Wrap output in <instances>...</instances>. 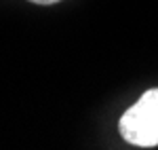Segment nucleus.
I'll list each match as a JSON object with an SVG mask.
<instances>
[{"label": "nucleus", "mask_w": 158, "mask_h": 150, "mask_svg": "<svg viewBox=\"0 0 158 150\" xmlns=\"http://www.w3.org/2000/svg\"><path fill=\"white\" fill-rule=\"evenodd\" d=\"M118 131L131 146H158V89H148L127 112H122Z\"/></svg>", "instance_id": "f257e3e1"}, {"label": "nucleus", "mask_w": 158, "mask_h": 150, "mask_svg": "<svg viewBox=\"0 0 158 150\" xmlns=\"http://www.w3.org/2000/svg\"><path fill=\"white\" fill-rule=\"evenodd\" d=\"M27 2H34V4H40V6H49V4H57L61 0H27Z\"/></svg>", "instance_id": "f03ea898"}]
</instances>
